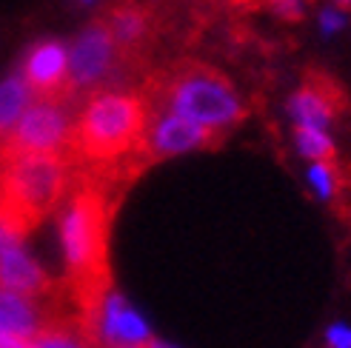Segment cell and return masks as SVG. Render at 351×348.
<instances>
[{
	"label": "cell",
	"instance_id": "cell-13",
	"mask_svg": "<svg viewBox=\"0 0 351 348\" xmlns=\"http://www.w3.org/2000/svg\"><path fill=\"white\" fill-rule=\"evenodd\" d=\"M149 337H152L149 325L134 314L132 306L117 294V288H112V294L106 297V306H103V317H100V343L103 345H137Z\"/></svg>",
	"mask_w": 351,
	"mask_h": 348
},
{
	"label": "cell",
	"instance_id": "cell-25",
	"mask_svg": "<svg viewBox=\"0 0 351 348\" xmlns=\"http://www.w3.org/2000/svg\"><path fill=\"white\" fill-rule=\"evenodd\" d=\"M77 3H92V0H77Z\"/></svg>",
	"mask_w": 351,
	"mask_h": 348
},
{
	"label": "cell",
	"instance_id": "cell-23",
	"mask_svg": "<svg viewBox=\"0 0 351 348\" xmlns=\"http://www.w3.org/2000/svg\"><path fill=\"white\" fill-rule=\"evenodd\" d=\"M337 9H343V12H351V0H331Z\"/></svg>",
	"mask_w": 351,
	"mask_h": 348
},
{
	"label": "cell",
	"instance_id": "cell-18",
	"mask_svg": "<svg viewBox=\"0 0 351 348\" xmlns=\"http://www.w3.org/2000/svg\"><path fill=\"white\" fill-rule=\"evenodd\" d=\"M306 3L308 0H266L269 12H274L286 23H300L306 17Z\"/></svg>",
	"mask_w": 351,
	"mask_h": 348
},
{
	"label": "cell",
	"instance_id": "cell-7",
	"mask_svg": "<svg viewBox=\"0 0 351 348\" xmlns=\"http://www.w3.org/2000/svg\"><path fill=\"white\" fill-rule=\"evenodd\" d=\"M69 106L72 103L34 97L0 140V160L23 158V154H66L69 158V137L75 123Z\"/></svg>",
	"mask_w": 351,
	"mask_h": 348
},
{
	"label": "cell",
	"instance_id": "cell-19",
	"mask_svg": "<svg viewBox=\"0 0 351 348\" xmlns=\"http://www.w3.org/2000/svg\"><path fill=\"white\" fill-rule=\"evenodd\" d=\"M343 26H346V12L337 9L335 3L326 6V9L320 12V32H323V34H337Z\"/></svg>",
	"mask_w": 351,
	"mask_h": 348
},
{
	"label": "cell",
	"instance_id": "cell-1",
	"mask_svg": "<svg viewBox=\"0 0 351 348\" xmlns=\"http://www.w3.org/2000/svg\"><path fill=\"white\" fill-rule=\"evenodd\" d=\"M77 183L69 186L60 203V246L66 260V294L72 300V314L92 348L100 343V317L106 297L114 288L112 274V220L114 206L109 197L112 183L92 171L77 169Z\"/></svg>",
	"mask_w": 351,
	"mask_h": 348
},
{
	"label": "cell",
	"instance_id": "cell-20",
	"mask_svg": "<svg viewBox=\"0 0 351 348\" xmlns=\"http://www.w3.org/2000/svg\"><path fill=\"white\" fill-rule=\"evenodd\" d=\"M328 348H351V323H331L326 328Z\"/></svg>",
	"mask_w": 351,
	"mask_h": 348
},
{
	"label": "cell",
	"instance_id": "cell-24",
	"mask_svg": "<svg viewBox=\"0 0 351 348\" xmlns=\"http://www.w3.org/2000/svg\"><path fill=\"white\" fill-rule=\"evenodd\" d=\"M103 348H140V345H103Z\"/></svg>",
	"mask_w": 351,
	"mask_h": 348
},
{
	"label": "cell",
	"instance_id": "cell-14",
	"mask_svg": "<svg viewBox=\"0 0 351 348\" xmlns=\"http://www.w3.org/2000/svg\"><path fill=\"white\" fill-rule=\"evenodd\" d=\"M32 345L34 348H92V343L80 332L77 317L66 314V311H60L43 328H38L32 334Z\"/></svg>",
	"mask_w": 351,
	"mask_h": 348
},
{
	"label": "cell",
	"instance_id": "cell-10",
	"mask_svg": "<svg viewBox=\"0 0 351 348\" xmlns=\"http://www.w3.org/2000/svg\"><path fill=\"white\" fill-rule=\"evenodd\" d=\"M0 286L38 300H49L58 294V283L49 277V271L40 269L38 260L23 249V240L6 229H0Z\"/></svg>",
	"mask_w": 351,
	"mask_h": 348
},
{
	"label": "cell",
	"instance_id": "cell-2",
	"mask_svg": "<svg viewBox=\"0 0 351 348\" xmlns=\"http://www.w3.org/2000/svg\"><path fill=\"white\" fill-rule=\"evenodd\" d=\"M146 126L149 100L143 92H95L86 97L80 114L72 123L69 160H72L75 169L92 171L114 186L123 163L143 143Z\"/></svg>",
	"mask_w": 351,
	"mask_h": 348
},
{
	"label": "cell",
	"instance_id": "cell-4",
	"mask_svg": "<svg viewBox=\"0 0 351 348\" xmlns=\"http://www.w3.org/2000/svg\"><path fill=\"white\" fill-rule=\"evenodd\" d=\"M75 166L66 154H23L0 160V229L26 240L58 212Z\"/></svg>",
	"mask_w": 351,
	"mask_h": 348
},
{
	"label": "cell",
	"instance_id": "cell-15",
	"mask_svg": "<svg viewBox=\"0 0 351 348\" xmlns=\"http://www.w3.org/2000/svg\"><path fill=\"white\" fill-rule=\"evenodd\" d=\"M32 100H34V95L29 89L23 72H14L0 83V140H3L6 132L17 123V117L26 112Z\"/></svg>",
	"mask_w": 351,
	"mask_h": 348
},
{
	"label": "cell",
	"instance_id": "cell-3",
	"mask_svg": "<svg viewBox=\"0 0 351 348\" xmlns=\"http://www.w3.org/2000/svg\"><path fill=\"white\" fill-rule=\"evenodd\" d=\"M140 92L146 95L149 109L178 112L217 132L240 126L249 114L237 86L220 69L189 58L152 72Z\"/></svg>",
	"mask_w": 351,
	"mask_h": 348
},
{
	"label": "cell",
	"instance_id": "cell-8",
	"mask_svg": "<svg viewBox=\"0 0 351 348\" xmlns=\"http://www.w3.org/2000/svg\"><path fill=\"white\" fill-rule=\"evenodd\" d=\"M106 21L114 46L120 51V60L134 69L146 66V55L154 34V12L143 0H109L100 12Z\"/></svg>",
	"mask_w": 351,
	"mask_h": 348
},
{
	"label": "cell",
	"instance_id": "cell-17",
	"mask_svg": "<svg viewBox=\"0 0 351 348\" xmlns=\"http://www.w3.org/2000/svg\"><path fill=\"white\" fill-rule=\"evenodd\" d=\"M308 186L314 188L323 203H331L340 191V171L335 166V160H314L308 166Z\"/></svg>",
	"mask_w": 351,
	"mask_h": 348
},
{
	"label": "cell",
	"instance_id": "cell-21",
	"mask_svg": "<svg viewBox=\"0 0 351 348\" xmlns=\"http://www.w3.org/2000/svg\"><path fill=\"white\" fill-rule=\"evenodd\" d=\"M0 348H34L29 334L12 332V328H0Z\"/></svg>",
	"mask_w": 351,
	"mask_h": 348
},
{
	"label": "cell",
	"instance_id": "cell-16",
	"mask_svg": "<svg viewBox=\"0 0 351 348\" xmlns=\"http://www.w3.org/2000/svg\"><path fill=\"white\" fill-rule=\"evenodd\" d=\"M294 146L300 151V158L308 163L314 160H335L337 146L328 129H314V126H294Z\"/></svg>",
	"mask_w": 351,
	"mask_h": 348
},
{
	"label": "cell",
	"instance_id": "cell-6",
	"mask_svg": "<svg viewBox=\"0 0 351 348\" xmlns=\"http://www.w3.org/2000/svg\"><path fill=\"white\" fill-rule=\"evenodd\" d=\"M226 132L208 129L203 123H195L178 112L169 109H149V126L143 134V143L137 146V151L123 163L120 177L134 180L140 171H146L149 166L178 158V154L189 151H203V149H217L223 143Z\"/></svg>",
	"mask_w": 351,
	"mask_h": 348
},
{
	"label": "cell",
	"instance_id": "cell-12",
	"mask_svg": "<svg viewBox=\"0 0 351 348\" xmlns=\"http://www.w3.org/2000/svg\"><path fill=\"white\" fill-rule=\"evenodd\" d=\"M58 314H60V308L49 306L46 300L29 297V294L0 286V328H12V332L32 337L38 328H43Z\"/></svg>",
	"mask_w": 351,
	"mask_h": 348
},
{
	"label": "cell",
	"instance_id": "cell-9",
	"mask_svg": "<svg viewBox=\"0 0 351 348\" xmlns=\"http://www.w3.org/2000/svg\"><path fill=\"white\" fill-rule=\"evenodd\" d=\"M23 77L29 83L32 95L38 100H63L69 97V49L60 40H40L26 51Z\"/></svg>",
	"mask_w": 351,
	"mask_h": 348
},
{
	"label": "cell",
	"instance_id": "cell-22",
	"mask_svg": "<svg viewBox=\"0 0 351 348\" xmlns=\"http://www.w3.org/2000/svg\"><path fill=\"white\" fill-rule=\"evenodd\" d=\"M140 348H174V345H169V343H163V340H157V337H149V340H143V343H137Z\"/></svg>",
	"mask_w": 351,
	"mask_h": 348
},
{
	"label": "cell",
	"instance_id": "cell-5",
	"mask_svg": "<svg viewBox=\"0 0 351 348\" xmlns=\"http://www.w3.org/2000/svg\"><path fill=\"white\" fill-rule=\"evenodd\" d=\"M129 75H137V69L120 60L114 38L103 21V14L92 17L80 34L69 46V97H89L103 89H117Z\"/></svg>",
	"mask_w": 351,
	"mask_h": 348
},
{
	"label": "cell",
	"instance_id": "cell-11",
	"mask_svg": "<svg viewBox=\"0 0 351 348\" xmlns=\"http://www.w3.org/2000/svg\"><path fill=\"white\" fill-rule=\"evenodd\" d=\"M343 112V95L326 75L308 72L306 80L297 86V92L289 97V117L294 126H314L331 129Z\"/></svg>",
	"mask_w": 351,
	"mask_h": 348
}]
</instances>
